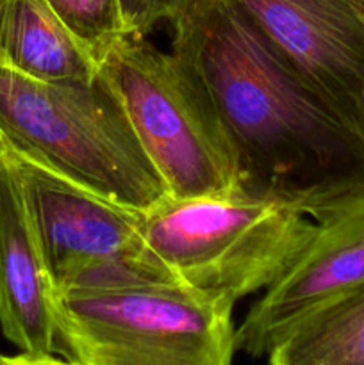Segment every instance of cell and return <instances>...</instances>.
I'll return each mask as SVG.
<instances>
[{
	"instance_id": "obj_1",
	"label": "cell",
	"mask_w": 364,
	"mask_h": 365,
	"mask_svg": "<svg viewBox=\"0 0 364 365\" xmlns=\"http://www.w3.org/2000/svg\"><path fill=\"white\" fill-rule=\"evenodd\" d=\"M171 48L206 84L243 184L310 207L364 185V141L275 50L234 0H202Z\"/></svg>"
},
{
	"instance_id": "obj_2",
	"label": "cell",
	"mask_w": 364,
	"mask_h": 365,
	"mask_svg": "<svg viewBox=\"0 0 364 365\" xmlns=\"http://www.w3.org/2000/svg\"><path fill=\"white\" fill-rule=\"evenodd\" d=\"M303 203L241 184L195 198H170L143 212V245L177 284L236 303L266 291L313 232Z\"/></svg>"
},
{
	"instance_id": "obj_3",
	"label": "cell",
	"mask_w": 364,
	"mask_h": 365,
	"mask_svg": "<svg viewBox=\"0 0 364 365\" xmlns=\"http://www.w3.org/2000/svg\"><path fill=\"white\" fill-rule=\"evenodd\" d=\"M0 141L132 209L148 210L166 196L100 77L49 82L0 64Z\"/></svg>"
},
{
	"instance_id": "obj_4",
	"label": "cell",
	"mask_w": 364,
	"mask_h": 365,
	"mask_svg": "<svg viewBox=\"0 0 364 365\" xmlns=\"http://www.w3.org/2000/svg\"><path fill=\"white\" fill-rule=\"evenodd\" d=\"M98 77L170 198L243 184L238 155L206 84L173 50L125 36L100 61Z\"/></svg>"
},
{
	"instance_id": "obj_5",
	"label": "cell",
	"mask_w": 364,
	"mask_h": 365,
	"mask_svg": "<svg viewBox=\"0 0 364 365\" xmlns=\"http://www.w3.org/2000/svg\"><path fill=\"white\" fill-rule=\"evenodd\" d=\"M234 305L177 282L56 294V353L77 365H232Z\"/></svg>"
},
{
	"instance_id": "obj_6",
	"label": "cell",
	"mask_w": 364,
	"mask_h": 365,
	"mask_svg": "<svg viewBox=\"0 0 364 365\" xmlns=\"http://www.w3.org/2000/svg\"><path fill=\"white\" fill-rule=\"evenodd\" d=\"M0 148L20 180L56 294L175 282L146 253L145 210L103 198L2 141Z\"/></svg>"
},
{
	"instance_id": "obj_7",
	"label": "cell",
	"mask_w": 364,
	"mask_h": 365,
	"mask_svg": "<svg viewBox=\"0 0 364 365\" xmlns=\"http://www.w3.org/2000/svg\"><path fill=\"white\" fill-rule=\"evenodd\" d=\"M313 232L236 328V349L263 359L320 303L364 282V185L307 207Z\"/></svg>"
},
{
	"instance_id": "obj_8",
	"label": "cell",
	"mask_w": 364,
	"mask_h": 365,
	"mask_svg": "<svg viewBox=\"0 0 364 365\" xmlns=\"http://www.w3.org/2000/svg\"><path fill=\"white\" fill-rule=\"evenodd\" d=\"M278 53L360 135L364 0H234Z\"/></svg>"
},
{
	"instance_id": "obj_9",
	"label": "cell",
	"mask_w": 364,
	"mask_h": 365,
	"mask_svg": "<svg viewBox=\"0 0 364 365\" xmlns=\"http://www.w3.org/2000/svg\"><path fill=\"white\" fill-rule=\"evenodd\" d=\"M56 289L20 180L0 148V330L29 355L56 353Z\"/></svg>"
},
{
	"instance_id": "obj_10",
	"label": "cell",
	"mask_w": 364,
	"mask_h": 365,
	"mask_svg": "<svg viewBox=\"0 0 364 365\" xmlns=\"http://www.w3.org/2000/svg\"><path fill=\"white\" fill-rule=\"evenodd\" d=\"M0 64L49 82H91L98 64L46 0H4Z\"/></svg>"
},
{
	"instance_id": "obj_11",
	"label": "cell",
	"mask_w": 364,
	"mask_h": 365,
	"mask_svg": "<svg viewBox=\"0 0 364 365\" xmlns=\"http://www.w3.org/2000/svg\"><path fill=\"white\" fill-rule=\"evenodd\" d=\"M270 365H364V282L302 317L268 353Z\"/></svg>"
},
{
	"instance_id": "obj_12",
	"label": "cell",
	"mask_w": 364,
	"mask_h": 365,
	"mask_svg": "<svg viewBox=\"0 0 364 365\" xmlns=\"http://www.w3.org/2000/svg\"><path fill=\"white\" fill-rule=\"evenodd\" d=\"M75 38L100 64L111 46L125 38L121 0H46Z\"/></svg>"
},
{
	"instance_id": "obj_13",
	"label": "cell",
	"mask_w": 364,
	"mask_h": 365,
	"mask_svg": "<svg viewBox=\"0 0 364 365\" xmlns=\"http://www.w3.org/2000/svg\"><path fill=\"white\" fill-rule=\"evenodd\" d=\"M202 0H121L125 34L146 38L159 25H173Z\"/></svg>"
},
{
	"instance_id": "obj_14",
	"label": "cell",
	"mask_w": 364,
	"mask_h": 365,
	"mask_svg": "<svg viewBox=\"0 0 364 365\" xmlns=\"http://www.w3.org/2000/svg\"><path fill=\"white\" fill-rule=\"evenodd\" d=\"M2 365H77L61 355H29L18 353L14 356H6Z\"/></svg>"
},
{
	"instance_id": "obj_15",
	"label": "cell",
	"mask_w": 364,
	"mask_h": 365,
	"mask_svg": "<svg viewBox=\"0 0 364 365\" xmlns=\"http://www.w3.org/2000/svg\"><path fill=\"white\" fill-rule=\"evenodd\" d=\"M360 127H363V135H364V88H363V95H360Z\"/></svg>"
},
{
	"instance_id": "obj_16",
	"label": "cell",
	"mask_w": 364,
	"mask_h": 365,
	"mask_svg": "<svg viewBox=\"0 0 364 365\" xmlns=\"http://www.w3.org/2000/svg\"><path fill=\"white\" fill-rule=\"evenodd\" d=\"M4 359H6V356H4V355H2V353H0V365H2V364H4Z\"/></svg>"
},
{
	"instance_id": "obj_17",
	"label": "cell",
	"mask_w": 364,
	"mask_h": 365,
	"mask_svg": "<svg viewBox=\"0 0 364 365\" xmlns=\"http://www.w3.org/2000/svg\"><path fill=\"white\" fill-rule=\"evenodd\" d=\"M2 4H4V0H0V9H2Z\"/></svg>"
}]
</instances>
